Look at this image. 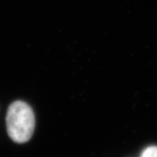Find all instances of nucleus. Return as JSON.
Returning a JSON list of instances; mask_svg holds the SVG:
<instances>
[{"mask_svg":"<svg viewBox=\"0 0 157 157\" xmlns=\"http://www.w3.org/2000/svg\"><path fill=\"white\" fill-rule=\"evenodd\" d=\"M6 121L9 136L14 142L25 143L31 138L35 127V117L28 103L14 101L10 104Z\"/></svg>","mask_w":157,"mask_h":157,"instance_id":"nucleus-1","label":"nucleus"},{"mask_svg":"<svg viewBox=\"0 0 157 157\" xmlns=\"http://www.w3.org/2000/svg\"><path fill=\"white\" fill-rule=\"evenodd\" d=\"M141 157H157V147L152 146L147 148L142 152Z\"/></svg>","mask_w":157,"mask_h":157,"instance_id":"nucleus-2","label":"nucleus"}]
</instances>
